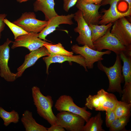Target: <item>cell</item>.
<instances>
[{
	"label": "cell",
	"mask_w": 131,
	"mask_h": 131,
	"mask_svg": "<svg viewBox=\"0 0 131 131\" xmlns=\"http://www.w3.org/2000/svg\"></svg>",
	"instance_id": "cell-39"
},
{
	"label": "cell",
	"mask_w": 131,
	"mask_h": 131,
	"mask_svg": "<svg viewBox=\"0 0 131 131\" xmlns=\"http://www.w3.org/2000/svg\"><path fill=\"white\" fill-rule=\"evenodd\" d=\"M12 43V49L23 47L27 48L30 52L44 46L45 44L51 43L42 40L39 37L38 33L34 32L19 36Z\"/></svg>",
	"instance_id": "cell-10"
},
{
	"label": "cell",
	"mask_w": 131,
	"mask_h": 131,
	"mask_svg": "<svg viewBox=\"0 0 131 131\" xmlns=\"http://www.w3.org/2000/svg\"><path fill=\"white\" fill-rule=\"evenodd\" d=\"M84 2L88 3L100 5L101 2L103 0H82Z\"/></svg>",
	"instance_id": "cell-35"
},
{
	"label": "cell",
	"mask_w": 131,
	"mask_h": 131,
	"mask_svg": "<svg viewBox=\"0 0 131 131\" xmlns=\"http://www.w3.org/2000/svg\"><path fill=\"white\" fill-rule=\"evenodd\" d=\"M55 107L59 112L67 111L79 115L84 119L86 122L91 115L90 112L86 110L85 107H81L76 105L72 98L68 95L61 96L57 100Z\"/></svg>",
	"instance_id": "cell-7"
},
{
	"label": "cell",
	"mask_w": 131,
	"mask_h": 131,
	"mask_svg": "<svg viewBox=\"0 0 131 131\" xmlns=\"http://www.w3.org/2000/svg\"><path fill=\"white\" fill-rule=\"evenodd\" d=\"M21 0H17V1L18 2H19Z\"/></svg>",
	"instance_id": "cell-38"
},
{
	"label": "cell",
	"mask_w": 131,
	"mask_h": 131,
	"mask_svg": "<svg viewBox=\"0 0 131 131\" xmlns=\"http://www.w3.org/2000/svg\"><path fill=\"white\" fill-rule=\"evenodd\" d=\"M50 55H63L72 56L74 54L73 51L70 52L65 49L60 42L56 44H46L44 45Z\"/></svg>",
	"instance_id": "cell-22"
},
{
	"label": "cell",
	"mask_w": 131,
	"mask_h": 131,
	"mask_svg": "<svg viewBox=\"0 0 131 131\" xmlns=\"http://www.w3.org/2000/svg\"><path fill=\"white\" fill-rule=\"evenodd\" d=\"M29 0H21L19 2L20 3H21L23 2H26Z\"/></svg>",
	"instance_id": "cell-37"
},
{
	"label": "cell",
	"mask_w": 131,
	"mask_h": 131,
	"mask_svg": "<svg viewBox=\"0 0 131 131\" xmlns=\"http://www.w3.org/2000/svg\"><path fill=\"white\" fill-rule=\"evenodd\" d=\"M122 94L121 101L131 104V82L125 83Z\"/></svg>",
	"instance_id": "cell-28"
},
{
	"label": "cell",
	"mask_w": 131,
	"mask_h": 131,
	"mask_svg": "<svg viewBox=\"0 0 131 131\" xmlns=\"http://www.w3.org/2000/svg\"><path fill=\"white\" fill-rule=\"evenodd\" d=\"M3 21L12 31L14 35L15 40L19 36L29 33L26 31L19 26L11 22L6 18L3 19Z\"/></svg>",
	"instance_id": "cell-26"
},
{
	"label": "cell",
	"mask_w": 131,
	"mask_h": 131,
	"mask_svg": "<svg viewBox=\"0 0 131 131\" xmlns=\"http://www.w3.org/2000/svg\"><path fill=\"white\" fill-rule=\"evenodd\" d=\"M65 129L61 126L56 124L51 125V126L47 128V131H65Z\"/></svg>",
	"instance_id": "cell-34"
},
{
	"label": "cell",
	"mask_w": 131,
	"mask_h": 131,
	"mask_svg": "<svg viewBox=\"0 0 131 131\" xmlns=\"http://www.w3.org/2000/svg\"><path fill=\"white\" fill-rule=\"evenodd\" d=\"M118 101L115 95L108 93L106 101L96 111H106L107 110H114Z\"/></svg>",
	"instance_id": "cell-25"
},
{
	"label": "cell",
	"mask_w": 131,
	"mask_h": 131,
	"mask_svg": "<svg viewBox=\"0 0 131 131\" xmlns=\"http://www.w3.org/2000/svg\"><path fill=\"white\" fill-rule=\"evenodd\" d=\"M120 1L122 0H119ZM126 1L128 4L129 5V10L131 11V0H123Z\"/></svg>",
	"instance_id": "cell-36"
},
{
	"label": "cell",
	"mask_w": 131,
	"mask_h": 131,
	"mask_svg": "<svg viewBox=\"0 0 131 131\" xmlns=\"http://www.w3.org/2000/svg\"><path fill=\"white\" fill-rule=\"evenodd\" d=\"M50 55L46 48L43 46L36 50L30 52L25 55L23 64L17 69L16 73L17 78L21 77L25 70L33 66L40 58Z\"/></svg>",
	"instance_id": "cell-15"
},
{
	"label": "cell",
	"mask_w": 131,
	"mask_h": 131,
	"mask_svg": "<svg viewBox=\"0 0 131 131\" xmlns=\"http://www.w3.org/2000/svg\"><path fill=\"white\" fill-rule=\"evenodd\" d=\"M119 0H103L100 5H110L109 8L107 10L104 9L102 12L104 13L102 15L98 24L106 25L114 22L119 18L126 16L125 15L119 12L117 9V4Z\"/></svg>",
	"instance_id": "cell-14"
},
{
	"label": "cell",
	"mask_w": 131,
	"mask_h": 131,
	"mask_svg": "<svg viewBox=\"0 0 131 131\" xmlns=\"http://www.w3.org/2000/svg\"><path fill=\"white\" fill-rule=\"evenodd\" d=\"M78 0H63V8L64 10L68 12L70 8L76 4Z\"/></svg>",
	"instance_id": "cell-31"
},
{
	"label": "cell",
	"mask_w": 131,
	"mask_h": 131,
	"mask_svg": "<svg viewBox=\"0 0 131 131\" xmlns=\"http://www.w3.org/2000/svg\"><path fill=\"white\" fill-rule=\"evenodd\" d=\"M74 14L67 15H57L51 18L48 21V24L44 29L38 33L39 37L42 40L48 41L46 38L47 36L56 30V28L62 24L71 25L74 24L72 21Z\"/></svg>",
	"instance_id": "cell-13"
},
{
	"label": "cell",
	"mask_w": 131,
	"mask_h": 131,
	"mask_svg": "<svg viewBox=\"0 0 131 131\" xmlns=\"http://www.w3.org/2000/svg\"><path fill=\"white\" fill-rule=\"evenodd\" d=\"M85 106L89 109L92 110L95 109V110L99 107L101 105L97 95H89L86 98Z\"/></svg>",
	"instance_id": "cell-27"
},
{
	"label": "cell",
	"mask_w": 131,
	"mask_h": 131,
	"mask_svg": "<svg viewBox=\"0 0 131 131\" xmlns=\"http://www.w3.org/2000/svg\"><path fill=\"white\" fill-rule=\"evenodd\" d=\"M32 91L34 104L38 114L51 125L55 124L57 119L52 110L53 102L52 97L43 95L40 88L36 86L32 88Z\"/></svg>",
	"instance_id": "cell-1"
},
{
	"label": "cell",
	"mask_w": 131,
	"mask_h": 131,
	"mask_svg": "<svg viewBox=\"0 0 131 131\" xmlns=\"http://www.w3.org/2000/svg\"><path fill=\"white\" fill-rule=\"evenodd\" d=\"M26 131H47V128L38 123L33 116L32 113L25 111L21 119Z\"/></svg>",
	"instance_id": "cell-18"
},
{
	"label": "cell",
	"mask_w": 131,
	"mask_h": 131,
	"mask_svg": "<svg viewBox=\"0 0 131 131\" xmlns=\"http://www.w3.org/2000/svg\"><path fill=\"white\" fill-rule=\"evenodd\" d=\"M71 49L73 52L79 54L85 59L87 68L92 69L94 63L103 59V56L104 55L110 54L111 51L107 50L105 51H99L89 47L86 45L80 46L76 44L73 45Z\"/></svg>",
	"instance_id": "cell-8"
},
{
	"label": "cell",
	"mask_w": 131,
	"mask_h": 131,
	"mask_svg": "<svg viewBox=\"0 0 131 131\" xmlns=\"http://www.w3.org/2000/svg\"><path fill=\"white\" fill-rule=\"evenodd\" d=\"M106 111V126L109 127L111 123L116 119L114 110H107Z\"/></svg>",
	"instance_id": "cell-30"
},
{
	"label": "cell",
	"mask_w": 131,
	"mask_h": 131,
	"mask_svg": "<svg viewBox=\"0 0 131 131\" xmlns=\"http://www.w3.org/2000/svg\"><path fill=\"white\" fill-rule=\"evenodd\" d=\"M54 0H36L33 3V9L35 12L41 11L44 14L45 20L48 21L57 14L54 8Z\"/></svg>",
	"instance_id": "cell-17"
},
{
	"label": "cell",
	"mask_w": 131,
	"mask_h": 131,
	"mask_svg": "<svg viewBox=\"0 0 131 131\" xmlns=\"http://www.w3.org/2000/svg\"><path fill=\"white\" fill-rule=\"evenodd\" d=\"M89 25L91 31V39L93 42L99 38L97 30L92 25Z\"/></svg>",
	"instance_id": "cell-32"
},
{
	"label": "cell",
	"mask_w": 131,
	"mask_h": 131,
	"mask_svg": "<svg viewBox=\"0 0 131 131\" xmlns=\"http://www.w3.org/2000/svg\"><path fill=\"white\" fill-rule=\"evenodd\" d=\"M0 117L4 121V124L6 126L11 123H16L19 122V119L18 113L14 110L8 112L0 106Z\"/></svg>",
	"instance_id": "cell-21"
},
{
	"label": "cell",
	"mask_w": 131,
	"mask_h": 131,
	"mask_svg": "<svg viewBox=\"0 0 131 131\" xmlns=\"http://www.w3.org/2000/svg\"><path fill=\"white\" fill-rule=\"evenodd\" d=\"M130 115L131 114L116 118L111 124L109 127V130L119 131L124 130L129 120Z\"/></svg>",
	"instance_id": "cell-24"
},
{
	"label": "cell",
	"mask_w": 131,
	"mask_h": 131,
	"mask_svg": "<svg viewBox=\"0 0 131 131\" xmlns=\"http://www.w3.org/2000/svg\"><path fill=\"white\" fill-rule=\"evenodd\" d=\"M56 116V124L68 131H82L85 122L80 115L67 111H60Z\"/></svg>",
	"instance_id": "cell-3"
},
{
	"label": "cell",
	"mask_w": 131,
	"mask_h": 131,
	"mask_svg": "<svg viewBox=\"0 0 131 131\" xmlns=\"http://www.w3.org/2000/svg\"><path fill=\"white\" fill-rule=\"evenodd\" d=\"M76 6L82 12L83 17L89 25H98L102 15L98 12L100 5L88 3L78 0Z\"/></svg>",
	"instance_id": "cell-12"
},
{
	"label": "cell",
	"mask_w": 131,
	"mask_h": 131,
	"mask_svg": "<svg viewBox=\"0 0 131 131\" xmlns=\"http://www.w3.org/2000/svg\"><path fill=\"white\" fill-rule=\"evenodd\" d=\"M13 23L27 32L38 33L41 32L47 26L48 21L38 20L34 12H28L22 13L19 18Z\"/></svg>",
	"instance_id": "cell-5"
},
{
	"label": "cell",
	"mask_w": 131,
	"mask_h": 131,
	"mask_svg": "<svg viewBox=\"0 0 131 131\" xmlns=\"http://www.w3.org/2000/svg\"><path fill=\"white\" fill-rule=\"evenodd\" d=\"M110 32L122 45L126 47L131 46V24L125 17L114 22Z\"/></svg>",
	"instance_id": "cell-9"
},
{
	"label": "cell",
	"mask_w": 131,
	"mask_h": 131,
	"mask_svg": "<svg viewBox=\"0 0 131 131\" xmlns=\"http://www.w3.org/2000/svg\"><path fill=\"white\" fill-rule=\"evenodd\" d=\"M83 126L82 131H105L102 125L103 120L99 112L94 116L90 117Z\"/></svg>",
	"instance_id": "cell-19"
},
{
	"label": "cell",
	"mask_w": 131,
	"mask_h": 131,
	"mask_svg": "<svg viewBox=\"0 0 131 131\" xmlns=\"http://www.w3.org/2000/svg\"><path fill=\"white\" fill-rule=\"evenodd\" d=\"M121 60L120 55H116L115 62L111 66L107 67L104 66L101 61L98 62L97 64L98 68L104 72L108 78L109 84L107 91L110 92H117L121 96L122 92L121 84L124 81Z\"/></svg>",
	"instance_id": "cell-2"
},
{
	"label": "cell",
	"mask_w": 131,
	"mask_h": 131,
	"mask_svg": "<svg viewBox=\"0 0 131 131\" xmlns=\"http://www.w3.org/2000/svg\"><path fill=\"white\" fill-rule=\"evenodd\" d=\"M111 27L109 28L104 35L93 42V44L97 50L101 51L103 49H107L119 55L121 51H125L126 47L111 33Z\"/></svg>",
	"instance_id": "cell-4"
},
{
	"label": "cell",
	"mask_w": 131,
	"mask_h": 131,
	"mask_svg": "<svg viewBox=\"0 0 131 131\" xmlns=\"http://www.w3.org/2000/svg\"><path fill=\"white\" fill-rule=\"evenodd\" d=\"M12 41L7 38L6 41L0 45V76L8 82H13L17 78L16 73H12L8 66L9 58V45Z\"/></svg>",
	"instance_id": "cell-11"
},
{
	"label": "cell",
	"mask_w": 131,
	"mask_h": 131,
	"mask_svg": "<svg viewBox=\"0 0 131 131\" xmlns=\"http://www.w3.org/2000/svg\"><path fill=\"white\" fill-rule=\"evenodd\" d=\"M7 15L5 14H0V39L1 38V33L3 30L5 25L3 21V19L5 18Z\"/></svg>",
	"instance_id": "cell-33"
},
{
	"label": "cell",
	"mask_w": 131,
	"mask_h": 131,
	"mask_svg": "<svg viewBox=\"0 0 131 131\" xmlns=\"http://www.w3.org/2000/svg\"><path fill=\"white\" fill-rule=\"evenodd\" d=\"M119 55L123 62L122 70L125 83L131 82V56L126 55L123 51Z\"/></svg>",
	"instance_id": "cell-20"
},
{
	"label": "cell",
	"mask_w": 131,
	"mask_h": 131,
	"mask_svg": "<svg viewBox=\"0 0 131 131\" xmlns=\"http://www.w3.org/2000/svg\"><path fill=\"white\" fill-rule=\"evenodd\" d=\"M92 25L97 31L100 38L105 33L107 30L111 27L113 24L112 23H110L106 25Z\"/></svg>",
	"instance_id": "cell-29"
},
{
	"label": "cell",
	"mask_w": 131,
	"mask_h": 131,
	"mask_svg": "<svg viewBox=\"0 0 131 131\" xmlns=\"http://www.w3.org/2000/svg\"><path fill=\"white\" fill-rule=\"evenodd\" d=\"M131 104L118 101L114 110L116 118L131 114Z\"/></svg>",
	"instance_id": "cell-23"
},
{
	"label": "cell",
	"mask_w": 131,
	"mask_h": 131,
	"mask_svg": "<svg viewBox=\"0 0 131 131\" xmlns=\"http://www.w3.org/2000/svg\"><path fill=\"white\" fill-rule=\"evenodd\" d=\"M74 14V18L77 22V26L74 28V31L79 34L76 38V41L79 45H86L95 50L91 39L90 29L83 18L82 12L78 10Z\"/></svg>",
	"instance_id": "cell-6"
},
{
	"label": "cell",
	"mask_w": 131,
	"mask_h": 131,
	"mask_svg": "<svg viewBox=\"0 0 131 131\" xmlns=\"http://www.w3.org/2000/svg\"><path fill=\"white\" fill-rule=\"evenodd\" d=\"M43 59L46 64V73L48 74L49 66L51 64L55 63H61L66 61L76 62L83 66L86 71H88L85 59L80 54L72 56L50 55L47 57H43Z\"/></svg>",
	"instance_id": "cell-16"
}]
</instances>
